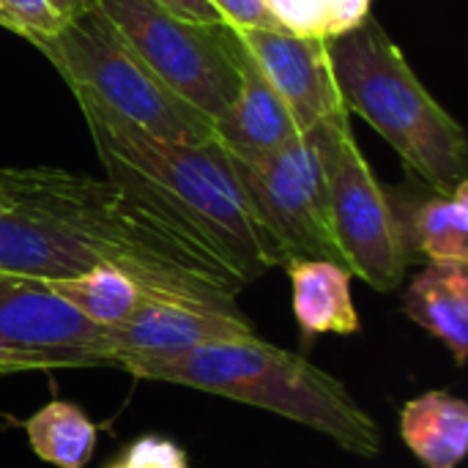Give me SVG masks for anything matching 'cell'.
I'll return each instance as SVG.
<instances>
[{
	"label": "cell",
	"mask_w": 468,
	"mask_h": 468,
	"mask_svg": "<svg viewBox=\"0 0 468 468\" xmlns=\"http://www.w3.org/2000/svg\"><path fill=\"white\" fill-rule=\"evenodd\" d=\"M332 74L348 112L365 118L436 195L468 181V140L461 123L431 96L403 49L370 14L326 36Z\"/></svg>",
	"instance_id": "obj_4"
},
{
	"label": "cell",
	"mask_w": 468,
	"mask_h": 468,
	"mask_svg": "<svg viewBox=\"0 0 468 468\" xmlns=\"http://www.w3.org/2000/svg\"><path fill=\"white\" fill-rule=\"evenodd\" d=\"M233 36L280 93L302 134L346 110L332 74L326 38L263 27L233 30Z\"/></svg>",
	"instance_id": "obj_10"
},
{
	"label": "cell",
	"mask_w": 468,
	"mask_h": 468,
	"mask_svg": "<svg viewBox=\"0 0 468 468\" xmlns=\"http://www.w3.org/2000/svg\"><path fill=\"white\" fill-rule=\"evenodd\" d=\"M400 439L425 468H458L468 452V403L433 389L400 409Z\"/></svg>",
	"instance_id": "obj_16"
},
{
	"label": "cell",
	"mask_w": 468,
	"mask_h": 468,
	"mask_svg": "<svg viewBox=\"0 0 468 468\" xmlns=\"http://www.w3.org/2000/svg\"><path fill=\"white\" fill-rule=\"evenodd\" d=\"M239 90L230 107L214 121V140L233 154H269L302 132L280 93L236 38Z\"/></svg>",
	"instance_id": "obj_13"
},
{
	"label": "cell",
	"mask_w": 468,
	"mask_h": 468,
	"mask_svg": "<svg viewBox=\"0 0 468 468\" xmlns=\"http://www.w3.org/2000/svg\"><path fill=\"white\" fill-rule=\"evenodd\" d=\"M30 450L55 468H85L93 458L99 431L85 411L66 400H49L25 420Z\"/></svg>",
	"instance_id": "obj_19"
},
{
	"label": "cell",
	"mask_w": 468,
	"mask_h": 468,
	"mask_svg": "<svg viewBox=\"0 0 468 468\" xmlns=\"http://www.w3.org/2000/svg\"><path fill=\"white\" fill-rule=\"evenodd\" d=\"M101 332L47 282L0 274V367L8 376L107 367Z\"/></svg>",
	"instance_id": "obj_9"
},
{
	"label": "cell",
	"mask_w": 468,
	"mask_h": 468,
	"mask_svg": "<svg viewBox=\"0 0 468 468\" xmlns=\"http://www.w3.org/2000/svg\"><path fill=\"white\" fill-rule=\"evenodd\" d=\"M165 11H170L178 19L186 22H200V25H225L219 11L211 5V0H154Z\"/></svg>",
	"instance_id": "obj_24"
},
{
	"label": "cell",
	"mask_w": 468,
	"mask_h": 468,
	"mask_svg": "<svg viewBox=\"0 0 468 468\" xmlns=\"http://www.w3.org/2000/svg\"><path fill=\"white\" fill-rule=\"evenodd\" d=\"M409 250L414 247L428 263L468 266V181L450 195H436L411 208L403 219Z\"/></svg>",
	"instance_id": "obj_17"
},
{
	"label": "cell",
	"mask_w": 468,
	"mask_h": 468,
	"mask_svg": "<svg viewBox=\"0 0 468 468\" xmlns=\"http://www.w3.org/2000/svg\"><path fill=\"white\" fill-rule=\"evenodd\" d=\"M5 376H8V373H5V370H3V367H0V381H3V378H5Z\"/></svg>",
	"instance_id": "obj_26"
},
{
	"label": "cell",
	"mask_w": 468,
	"mask_h": 468,
	"mask_svg": "<svg viewBox=\"0 0 468 468\" xmlns=\"http://www.w3.org/2000/svg\"><path fill=\"white\" fill-rule=\"evenodd\" d=\"M118 468H192L184 447L165 436H140L126 447Z\"/></svg>",
	"instance_id": "obj_22"
},
{
	"label": "cell",
	"mask_w": 468,
	"mask_h": 468,
	"mask_svg": "<svg viewBox=\"0 0 468 468\" xmlns=\"http://www.w3.org/2000/svg\"><path fill=\"white\" fill-rule=\"evenodd\" d=\"M101 263L74 233L25 208L0 203V274L63 280Z\"/></svg>",
	"instance_id": "obj_12"
},
{
	"label": "cell",
	"mask_w": 468,
	"mask_h": 468,
	"mask_svg": "<svg viewBox=\"0 0 468 468\" xmlns=\"http://www.w3.org/2000/svg\"><path fill=\"white\" fill-rule=\"evenodd\" d=\"M0 203L58 222L101 263L126 271L151 299L241 313L236 296L247 282L211 250L107 178L49 165H0Z\"/></svg>",
	"instance_id": "obj_1"
},
{
	"label": "cell",
	"mask_w": 468,
	"mask_h": 468,
	"mask_svg": "<svg viewBox=\"0 0 468 468\" xmlns=\"http://www.w3.org/2000/svg\"><path fill=\"white\" fill-rule=\"evenodd\" d=\"M244 337H258L244 313H219L145 296L123 324L101 332V346L110 367L115 354H176Z\"/></svg>",
	"instance_id": "obj_11"
},
{
	"label": "cell",
	"mask_w": 468,
	"mask_h": 468,
	"mask_svg": "<svg viewBox=\"0 0 468 468\" xmlns=\"http://www.w3.org/2000/svg\"><path fill=\"white\" fill-rule=\"evenodd\" d=\"M110 468H118V466H110Z\"/></svg>",
	"instance_id": "obj_27"
},
{
	"label": "cell",
	"mask_w": 468,
	"mask_h": 468,
	"mask_svg": "<svg viewBox=\"0 0 468 468\" xmlns=\"http://www.w3.org/2000/svg\"><path fill=\"white\" fill-rule=\"evenodd\" d=\"M293 318L302 329L304 343L318 335H356L362 329L359 313L351 296V271L335 261L296 258L285 263Z\"/></svg>",
	"instance_id": "obj_14"
},
{
	"label": "cell",
	"mask_w": 468,
	"mask_h": 468,
	"mask_svg": "<svg viewBox=\"0 0 468 468\" xmlns=\"http://www.w3.org/2000/svg\"><path fill=\"white\" fill-rule=\"evenodd\" d=\"M403 313L447 346L455 365L468 356V266L428 263L403 293Z\"/></svg>",
	"instance_id": "obj_15"
},
{
	"label": "cell",
	"mask_w": 468,
	"mask_h": 468,
	"mask_svg": "<svg viewBox=\"0 0 468 468\" xmlns=\"http://www.w3.org/2000/svg\"><path fill=\"white\" fill-rule=\"evenodd\" d=\"M33 47L58 69L71 93L93 99L143 132L192 145L214 140V123L176 96L90 0Z\"/></svg>",
	"instance_id": "obj_5"
},
{
	"label": "cell",
	"mask_w": 468,
	"mask_h": 468,
	"mask_svg": "<svg viewBox=\"0 0 468 468\" xmlns=\"http://www.w3.org/2000/svg\"><path fill=\"white\" fill-rule=\"evenodd\" d=\"M66 11H74V8H80L82 3H88V0H58Z\"/></svg>",
	"instance_id": "obj_25"
},
{
	"label": "cell",
	"mask_w": 468,
	"mask_h": 468,
	"mask_svg": "<svg viewBox=\"0 0 468 468\" xmlns=\"http://www.w3.org/2000/svg\"><path fill=\"white\" fill-rule=\"evenodd\" d=\"M211 5L219 11L222 22L233 30H250V27L285 30L266 0H211Z\"/></svg>",
	"instance_id": "obj_23"
},
{
	"label": "cell",
	"mask_w": 468,
	"mask_h": 468,
	"mask_svg": "<svg viewBox=\"0 0 468 468\" xmlns=\"http://www.w3.org/2000/svg\"><path fill=\"white\" fill-rule=\"evenodd\" d=\"M351 112L340 110L315 123L307 137L326 178L329 222L343 266L373 291L400 288L411 263L400 214L370 170L354 132Z\"/></svg>",
	"instance_id": "obj_6"
},
{
	"label": "cell",
	"mask_w": 468,
	"mask_h": 468,
	"mask_svg": "<svg viewBox=\"0 0 468 468\" xmlns=\"http://www.w3.org/2000/svg\"><path fill=\"white\" fill-rule=\"evenodd\" d=\"M225 154L255 217L285 255V263L296 258L343 263L329 222L324 165L307 134L269 154Z\"/></svg>",
	"instance_id": "obj_8"
},
{
	"label": "cell",
	"mask_w": 468,
	"mask_h": 468,
	"mask_svg": "<svg viewBox=\"0 0 468 468\" xmlns=\"http://www.w3.org/2000/svg\"><path fill=\"white\" fill-rule=\"evenodd\" d=\"M69 14L71 11H66L58 0H0V27L30 44L58 33Z\"/></svg>",
	"instance_id": "obj_21"
},
{
	"label": "cell",
	"mask_w": 468,
	"mask_h": 468,
	"mask_svg": "<svg viewBox=\"0 0 468 468\" xmlns=\"http://www.w3.org/2000/svg\"><path fill=\"white\" fill-rule=\"evenodd\" d=\"M107 181L143 200L181 233L222 258L247 285L285 255L255 217L236 170L217 140L170 143L74 93Z\"/></svg>",
	"instance_id": "obj_2"
},
{
	"label": "cell",
	"mask_w": 468,
	"mask_h": 468,
	"mask_svg": "<svg viewBox=\"0 0 468 468\" xmlns=\"http://www.w3.org/2000/svg\"><path fill=\"white\" fill-rule=\"evenodd\" d=\"M110 367L140 381L176 384L255 406L324 433L359 458H378L384 436L340 378L302 354L258 337L222 340L176 354H115Z\"/></svg>",
	"instance_id": "obj_3"
},
{
	"label": "cell",
	"mask_w": 468,
	"mask_h": 468,
	"mask_svg": "<svg viewBox=\"0 0 468 468\" xmlns=\"http://www.w3.org/2000/svg\"><path fill=\"white\" fill-rule=\"evenodd\" d=\"M47 285L82 318L101 329L123 324L145 299L143 288L126 271L110 263H96L82 274L49 280Z\"/></svg>",
	"instance_id": "obj_18"
},
{
	"label": "cell",
	"mask_w": 468,
	"mask_h": 468,
	"mask_svg": "<svg viewBox=\"0 0 468 468\" xmlns=\"http://www.w3.org/2000/svg\"><path fill=\"white\" fill-rule=\"evenodd\" d=\"M285 30L299 36H335L370 14V0H266Z\"/></svg>",
	"instance_id": "obj_20"
},
{
	"label": "cell",
	"mask_w": 468,
	"mask_h": 468,
	"mask_svg": "<svg viewBox=\"0 0 468 468\" xmlns=\"http://www.w3.org/2000/svg\"><path fill=\"white\" fill-rule=\"evenodd\" d=\"M143 63L211 123L239 90L236 36L228 25L186 22L154 0H90Z\"/></svg>",
	"instance_id": "obj_7"
}]
</instances>
